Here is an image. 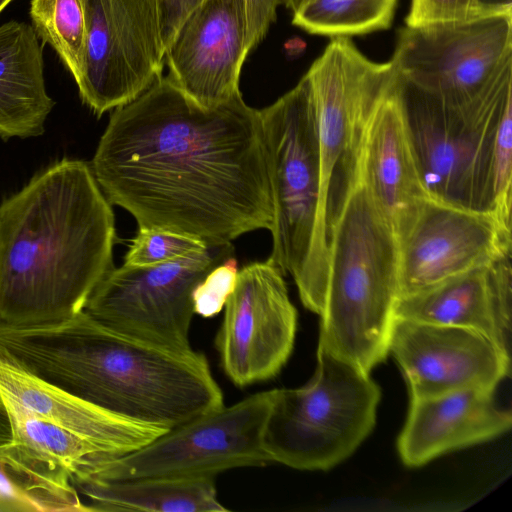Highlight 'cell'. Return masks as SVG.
Here are the masks:
<instances>
[{"label":"cell","mask_w":512,"mask_h":512,"mask_svg":"<svg viewBox=\"0 0 512 512\" xmlns=\"http://www.w3.org/2000/svg\"><path fill=\"white\" fill-rule=\"evenodd\" d=\"M0 347L86 402L167 430L224 406L205 355L119 332L84 310L50 326L0 329Z\"/></svg>","instance_id":"3"},{"label":"cell","mask_w":512,"mask_h":512,"mask_svg":"<svg viewBox=\"0 0 512 512\" xmlns=\"http://www.w3.org/2000/svg\"><path fill=\"white\" fill-rule=\"evenodd\" d=\"M512 100L499 120L491 158L492 215L511 230L512 200Z\"/></svg>","instance_id":"28"},{"label":"cell","mask_w":512,"mask_h":512,"mask_svg":"<svg viewBox=\"0 0 512 512\" xmlns=\"http://www.w3.org/2000/svg\"><path fill=\"white\" fill-rule=\"evenodd\" d=\"M396 90L427 196L492 215V149L501 115L512 100V74L463 107L443 102L398 73Z\"/></svg>","instance_id":"7"},{"label":"cell","mask_w":512,"mask_h":512,"mask_svg":"<svg viewBox=\"0 0 512 512\" xmlns=\"http://www.w3.org/2000/svg\"><path fill=\"white\" fill-rule=\"evenodd\" d=\"M482 15L512 14V0H476Z\"/></svg>","instance_id":"33"},{"label":"cell","mask_w":512,"mask_h":512,"mask_svg":"<svg viewBox=\"0 0 512 512\" xmlns=\"http://www.w3.org/2000/svg\"><path fill=\"white\" fill-rule=\"evenodd\" d=\"M300 0H281V4L290 10H294Z\"/></svg>","instance_id":"35"},{"label":"cell","mask_w":512,"mask_h":512,"mask_svg":"<svg viewBox=\"0 0 512 512\" xmlns=\"http://www.w3.org/2000/svg\"><path fill=\"white\" fill-rule=\"evenodd\" d=\"M379 386L321 345L313 378L275 389L264 430L271 460L299 470H327L348 458L372 431Z\"/></svg>","instance_id":"6"},{"label":"cell","mask_w":512,"mask_h":512,"mask_svg":"<svg viewBox=\"0 0 512 512\" xmlns=\"http://www.w3.org/2000/svg\"><path fill=\"white\" fill-rule=\"evenodd\" d=\"M511 252L399 297L395 317L475 330L511 357Z\"/></svg>","instance_id":"17"},{"label":"cell","mask_w":512,"mask_h":512,"mask_svg":"<svg viewBox=\"0 0 512 512\" xmlns=\"http://www.w3.org/2000/svg\"><path fill=\"white\" fill-rule=\"evenodd\" d=\"M207 248L204 241L193 235L159 227H139L124 257V264L154 265Z\"/></svg>","instance_id":"27"},{"label":"cell","mask_w":512,"mask_h":512,"mask_svg":"<svg viewBox=\"0 0 512 512\" xmlns=\"http://www.w3.org/2000/svg\"><path fill=\"white\" fill-rule=\"evenodd\" d=\"M479 16L484 15L481 14L476 0H411L405 26L459 22Z\"/></svg>","instance_id":"30"},{"label":"cell","mask_w":512,"mask_h":512,"mask_svg":"<svg viewBox=\"0 0 512 512\" xmlns=\"http://www.w3.org/2000/svg\"><path fill=\"white\" fill-rule=\"evenodd\" d=\"M396 79L368 118L358 176L397 237L427 194L416 166Z\"/></svg>","instance_id":"19"},{"label":"cell","mask_w":512,"mask_h":512,"mask_svg":"<svg viewBox=\"0 0 512 512\" xmlns=\"http://www.w3.org/2000/svg\"><path fill=\"white\" fill-rule=\"evenodd\" d=\"M399 297L511 252V230L491 214L424 197L398 234Z\"/></svg>","instance_id":"14"},{"label":"cell","mask_w":512,"mask_h":512,"mask_svg":"<svg viewBox=\"0 0 512 512\" xmlns=\"http://www.w3.org/2000/svg\"><path fill=\"white\" fill-rule=\"evenodd\" d=\"M274 392H259L195 417L71 482L86 478H214L231 468L271 463L263 440Z\"/></svg>","instance_id":"9"},{"label":"cell","mask_w":512,"mask_h":512,"mask_svg":"<svg viewBox=\"0 0 512 512\" xmlns=\"http://www.w3.org/2000/svg\"><path fill=\"white\" fill-rule=\"evenodd\" d=\"M274 222L270 259L290 274L303 305L321 315L328 259L320 249V160L309 82L259 110Z\"/></svg>","instance_id":"5"},{"label":"cell","mask_w":512,"mask_h":512,"mask_svg":"<svg viewBox=\"0 0 512 512\" xmlns=\"http://www.w3.org/2000/svg\"><path fill=\"white\" fill-rule=\"evenodd\" d=\"M43 54L32 25L9 21L0 26V137L26 138L44 132L55 102L48 95Z\"/></svg>","instance_id":"21"},{"label":"cell","mask_w":512,"mask_h":512,"mask_svg":"<svg viewBox=\"0 0 512 512\" xmlns=\"http://www.w3.org/2000/svg\"><path fill=\"white\" fill-rule=\"evenodd\" d=\"M249 51L244 0H204L165 50L168 77L200 107L215 108L240 93Z\"/></svg>","instance_id":"16"},{"label":"cell","mask_w":512,"mask_h":512,"mask_svg":"<svg viewBox=\"0 0 512 512\" xmlns=\"http://www.w3.org/2000/svg\"><path fill=\"white\" fill-rule=\"evenodd\" d=\"M158 0H85L82 69L75 80L95 114L126 105L162 77Z\"/></svg>","instance_id":"12"},{"label":"cell","mask_w":512,"mask_h":512,"mask_svg":"<svg viewBox=\"0 0 512 512\" xmlns=\"http://www.w3.org/2000/svg\"><path fill=\"white\" fill-rule=\"evenodd\" d=\"M247 41L250 50L259 44L270 25L276 20L277 7L281 0H244Z\"/></svg>","instance_id":"31"},{"label":"cell","mask_w":512,"mask_h":512,"mask_svg":"<svg viewBox=\"0 0 512 512\" xmlns=\"http://www.w3.org/2000/svg\"><path fill=\"white\" fill-rule=\"evenodd\" d=\"M5 405L12 423L13 439L23 441L57 460L70 480L87 475L103 463L122 456L113 447L36 417L15 405Z\"/></svg>","instance_id":"24"},{"label":"cell","mask_w":512,"mask_h":512,"mask_svg":"<svg viewBox=\"0 0 512 512\" xmlns=\"http://www.w3.org/2000/svg\"><path fill=\"white\" fill-rule=\"evenodd\" d=\"M91 169L110 204L139 227L193 235L208 246L273 227L260 113L241 93L206 109L160 77L115 108Z\"/></svg>","instance_id":"1"},{"label":"cell","mask_w":512,"mask_h":512,"mask_svg":"<svg viewBox=\"0 0 512 512\" xmlns=\"http://www.w3.org/2000/svg\"><path fill=\"white\" fill-rule=\"evenodd\" d=\"M397 0H300L292 23L313 35L351 37L391 26Z\"/></svg>","instance_id":"25"},{"label":"cell","mask_w":512,"mask_h":512,"mask_svg":"<svg viewBox=\"0 0 512 512\" xmlns=\"http://www.w3.org/2000/svg\"><path fill=\"white\" fill-rule=\"evenodd\" d=\"M203 1L204 0H158L160 25L165 50L183 21Z\"/></svg>","instance_id":"32"},{"label":"cell","mask_w":512,"mask_h":512,"mask_svg":"<svg viewBox=\"0 0 512 512\" xmlns=\"http://www.w3.org/2000/svg\"><path fill=\"white\" fill-rule=\"evenodd\" d=\"M13 0H0V13L8 6Z\"/></svg>","instance_id":"36"},{"label":"cell","mask_w":512,"mask_h":512,"mask_svg":"<svg viewBox=\"0 0 512 512\" xmlns=\"http://www.w3.org/2000/svg\"><path fill=\"white\" fill-rule=\"evenodd\" d=\"M33 28L48 43L74 80L81 72L85 45V0H31Z\"/></svg>","instance_id":"26"},{"label":"cell","mask_w":512,"mask_h":512,"mask_svg":"<svg viewBox=\"0 0 512 512\" xmlns=\"http://www.w3.org/2000/svg\"><path fill=\"white\" fill-rule=\"evenodd\" d=\"M64 467L17 439L0 442V512H88Z\"/></svg>","instance_id":"22"},{"label":"cell","mask_w":512,"mask_h":512,"mask_svg":"<svg viewBox=\"0 0 512 512\" xmlns=\"http://www.w3.org/2000/svg\"><path fill=\"white\" fill-rule=\"evenodd\" d=\"M388 352L401 368L411 400L495 390L510 374V356L485 335L458 326L395 317Z\"/></svg>","instance_id":"15"},{"label":"cell","mask_w":512,"mask_h":512,"mask_svg":"<svg viewBox=\"0 0 512 512\" xmlns=\"http://www.w3.org/2000/svg\"><path fill=\"white\" fill-rule=\"evenodd\" d=\"M0 398L122 455L133 452L167 429L104 410L35 376L0 347Z\"/></svg>","instance_id":"20"},{"label":"cell","mask_w":512,"mask_h":512,"mask_svg":"<svg viewBox=\"0 0 512 512\" xmlns=\"http://www.w3.org/2000/svg\"><path fill=\"white\" fill-rule=\"evenodd\" d=\"M495 390L465 389L411 400L397 440L402 462L418 467L447 452L491 440L510 429L511 412Z\"/></svg>","instance_id":"18"},{"label":"cell","mask_w":512,"mask_h":512,"mask_svg":"<svg viewBox=\"0 0 512 512\" xmlns=\"http://www.w3.org/2000/svg\"><path fill=\"white\" fill-rule=\"evenodd\" d=\"M400 78L463 107L512 74V14L403 27L391 58Z\"/></svg>","instance_id":"10"},{"label":"cell","mask_w":512,"mask_h":512,"mask_svg":"<svg viewBox=\"0 0 512 512\" xmlns=\"http://www.w3.org/2000/svg\"><path fill=\"white\" fill-rule=\"evenodd\" d=\"M283 275L270 258L238 271L215 339L221 367L236 386L275 377L291 355L297 311Z\"/></svg>","instance_id":"13"},{"label":"cell","mask_w":512,"mask_h":512,"mask_svg":"<svg viewBox=\"0 0 512 512\" xmlns=\"http://www.w3.org/2000/svg\"><path fill=\"white\" fill-rule=\"evenodd\" d=\"M13 440L11 419L4 401L0 398V442Z\"/></svg>","instance_id":"34"},{"label":"cell","mask_w":512,"mask_h":512,"mask_svg":"<svg viewBox=\"0 0 512 512\" xmlns=\"http://www.w3.org/2000/svg\"><path fill=\"white\" fill-rule=\"evenodd\" d=\"M90 511L222 512L214 478L78 479Z\"/></svg>","instance_id":"23"},{"label":"cell","mask_w":512,"mask_h":512,"mask_svg":"<svg viewBox=\"0 0 512 512\" xmlns=\"http://www.w3.org/2000/svg\"><path fill=\"white\" fill-rule=\"evenodd\" d=\"M313 100L320 160L318 242L328 257V235L358 178L368 118L393 85L392 61L367 58L349 37H334L305 74Z\"/></svg>","instance_id":"8"},{"label":"cell","mask_w":512,"mask_h":512,"mask_svg":"<svg viewBox=\"0 0 512 512\" xmlns=\"http://www.w3.org/2000/svg\"><path fill=\"white\" fill-rule=\"evenodd\" d=\"M115 218L91 166L62 159L0 204V329L64 322L114 268Z\"/></svg>","instance_id":"2"},{"label":"cell","mask_w":512,"mask_h":512,"mask_svg":"<svg viewBox=\"0 0 512 512\" xmlns=\"http://www.w3.org/2000/svg\"><path fill=\"white\" fill-rule=\"evenodd\" d=\"M238 276L237 260L230 256L214 267L193 291L194 313L217 315L233 292Z\"/></svg>","instance_id":"29"},{"label":"cell","mask_w":512,"mask_h":512,"mask_svg":"<svg viewBox=\"0 0 512 512\" xmlns=\"http://www.w3.org/2000/svg\"><path fill=\"white\" fill-rule=\"evenodd\" d=\"M398 298V240L358 176L328 235L318 345L370 373L389 353Z\"/></svg>","instance_id":"4"},{"label":"cell","mask_w":512,"mask_h":512,"mask_svg":"<svg viewBox=\"0 0 512 512\" xmlns=\"http://www.w3.org/2000/svg\"><path fill=\"white\" fill-rule=\"evenodd\" d=\"M232 252L231 244L208 246L164 263L123 264L99 282L84 311L119 332L167 348L190 350L193 291Z\"/></svg>","instance_id":"11"}]
</instances>
